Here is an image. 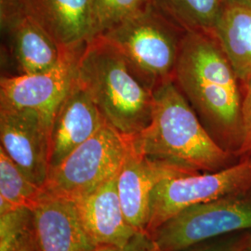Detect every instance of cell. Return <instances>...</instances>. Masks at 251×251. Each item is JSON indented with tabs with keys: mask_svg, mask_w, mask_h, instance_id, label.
<instances>
[{
	"mask_svg": "<svg viewBox=\"0 0 251 251\" xmlns=\"http://www.w3.org/2000/svg\"><path fill=\"white\" fill-rule=\"evenodd\" d=\"M127 138L106 123L50 170L43 192L75 202L116 177L127 152Z\"/></svg>",
	"mask_w": 251,
	"mask_h": 251,
	"instance_id": "5",
	"label": "cell"
},
{
	"mask_svg": "<svg viewBox=\"0 0 251 251\" xmlns=\"http://www.w3.org/2000/svg\"><path fill=\"white\" fill-rule=\"evenodd\" d=\"M251 230V190L189 206L150 235L154 251H180L227 233Z\"/></svg>",
	"mask_w": 251,
	"mask_h": 251,
	"instance_id": "6",
	"label": "cell"
},
{
	"mask_svg": "<svg viewBox=\"0 0 251 251\" xmlns=\"http://www.w3.org/2000/svg\"><path fill=\"white\" fill-rule=\"evenodd\" d=\"M243 145L239 157L251 155V76L243 86L242 104H241Z\"/></svg>",
	"mask_w": 251,
	"mask_h": 251,
	"instance_id": "21",
	"label": "cell"
},
{
	"mask_svg": "<svg viewBox=\"0 0 251 251\" xmlns=\"http://www.w3.org/2000/svg\"><path fill=\"white\" fill-rule=\"evenodd\" d=\"M94 251H154L151 237L144 232H138L124 246L99 245Z\"/></svg>",
	"mask_w": 251,
	"mask_h": 251,
	"instance_id": "23",
	"label": "cell"
},
{
	"mask_svg": "<svg viewBox=\"0 0 251 251\" xmlns=\"http://www.w3.org/2000/svg\"><path fill=\"white\" fill-rule=\"evenodd\" d=\"M196 173L199 171L178 163L140 154L128 144L125 159L117 175L118 195L127 223L136 231L145 233L152 192L157 184L164 179Z\"/></svg>",
	"mask_w": 251,
	"mask_h": 251,
	"instance_id": "10",
	"label": "cell"
},
{
	"mask_svg": "<svg viewBox=\"0 0 251 251\" xmlns=\"http://www.w3.org/2000/svg\"><path fill=\"white\" fill-rule=\"evenodd\" d=\"M43 195V188L27 178L0 147V215L19 208L33 210Z\"/></svg>",
	"mask_w": 251,
	"mask_h": 251,
	"instance_id": "18",
	"label": "cell"
},
{
	"mask_svg": "<svg viewBox=\"0 0 251 251\" xmlns=\"http://www.w3.org/2000/svg\"><path fill=\"white\" fill-rule=\"evenodd\" d=\"M152 5L185 32L213 35L225 7L223 0H151Z\"/></svg>",
	"mask_w": 251,
	"mask_h": 251,
	"instance_id": "17",
	"label": "cell"
},
{
	"mask_svg": "<svg viewBox=\"0 0 251 251\" xmlns=\"http://www.w3.org/2000/svg\"><path fill=\"white\" fill-rule=\"evenodd\" d=\"M251 190V155L214 172H199L160 181L152 192L149 236L173 216L189 206Z\"/></svg>",
	"mask_w": 251,
	"mask_h": 251,
	"instance_id": "7",
	"label": "cell"
},
{
	"mask_svg": "<svg viewBox=\"0 0 251 251\" xmlns=\"http://www.w3.org/2000/svg\"><path fill=\"white\" fill-rule=\"evenodd\" d=\"M173 80L212 139L240 159L243 85L213 35L185 33Z\"/></svg>",
	"mask_w": 251,
	"mask_h": 251,
	"instance_id": "1",
	"label": "cell"
},
{
	"mask_svg": "<svg viewBox=\"0 0 251 251\" xmlns=\"http://www.w3.org/2000/svg\"><path fill=\"white\" fill-rule=\"evenodd\" d=\"M106 123L95 102L75 76L70 89L54 112L50 131V170L61 164Z\"/></svg>",
	"mask_w": 251,
	"mask_h": 251,
	"instance_id": "12",
	"label": "cell"
},
{
	"mask_svg": "<svg viewBox=\"0 0 251 251\" xmlns=\"http://www.w3.org/2000/svg\"><path fill=\"white\" fill-rule=\"evenodd\" d=\"M84 46L67 50L59 63L45 71L1 76L0 104L54 113L74 82Z\"/></svg>",
	"mask_w": 251,
	"mask_h": 251,
	"instance_id": "11",
	"label": "cell"
},
{
	"mask_svg": "<svg viewBox=\"0 0 251 251\" xmlns=\"http://www.w3.org/2000/svg\"><path fill=\"white\" fill-rule=\"evenodd\" d=\"M117 175L74 202L81 224L96 246H124L139 232L127 223L123 212Z\"/></svg>",
	"mask_w": 251,
	"mask_h": 251,
	"instance_id": "14",
	"label": "cell"
},
{
	"mask_svg": "<svg viewBox=\"0 0 251 251\" xmlns=\"http://www.w3.org/2000/svg\"><path fill=\"white\" fill-rule=\"evenodd\" d=\"M36 239L41 251H94L96 245L81 224L72 201L43 192L32 210Z\"/></svg>",
	"mask_w": 251,
	"mask_h": 251,
	"instance_id": "13",
	"label": "cell"
},
{
	"mask_svg": "<svg viewBox=\"0 0 251 251\" xmlns=\"http://www.w3.org/2000/svg\"><path fill=\"white\" fill-rule=\"evenodd\" d=\"M213 36L244 86L251 76V9L225 5Z\"/></svg>",
	"mask_w": 251,
	"mask_h": 251,
	"instance_id": "16",
	"label": "cell"
},
{
	"mask_svg": "<svg viewBox=\"0 0 251 251\" xmlns=\"http://www.w3.org/2000/svg\"><path fill=\"white\" fill-rule=\"evenodd\" d=\"M0 26L1 76L45 71L67 50L28 11L23 0H0Z\"/></svg>",
	"mask_w": 251,
	"mask_h": 251,
	"instance_id": "8",
	"label": "cell"
},
{
	"mask_svg": "<svg viewBox=\"0 0 251 251\" xmlns=\"http://www.w3.org/2000/svg\"><path fill=\"white\" fill-rule=\"evenodd\" d=\"M225 5L240 6L247 9H251V0H223Z\"/></svg>",
	"mask_w": 251,
	"mask_h": 251,
	"instance_id": "24",
	"label": "cell"
},
{
	"mask_svg": "<svg viewBox=\"0 0 251 251\" xmlns=\"http://www.w3.org/2000/svg\"><path fill=\"white\" fill-rule=\"evenodd\" d=\"M246 251H251V230H250V240H249V245Z\"/></svg>",
	"mask_w": 251,
	"mask_h": 251,
	"instance_id": "25",
	"label": "cell"
},
{
	"mask_svg": "<svg viewBox=\"0 0 251 251\" xmlns=\"http://www.w3.org/2000/svg\"><path fill=\"white\" fill-rule=\"evenodd\" d=\"M109 125L125 137L140 133L152 118L153 94L130 69L125 58L98 36L81 50L75 73Z\"/></svg>",
	"mask_w": 251,
	"mask_h": 251,
	"instance_id": "3",
	"label": "cell"
},
{
	"mask_svg": "<svg viewBox=\"0 0 251 251\" xmlns=\"http://www.w3.org/2000/svg\"><path fill=\"white\" fill-rule=\"evenodd\" d=\"M152 94L149 125L126 137L135 152L199 172L221 171L239 160L212 139L173 79L163 82Z\"/></svg>",
	"mask_w": 251,
	"mask_h": 251,
	"instance_id": "2",
	"label": "cell"
},
{
	"mask_svg": "<svg viewBox=\"0 0 251 251\" xmlns=\"http://www.w3.org/2000/svg\"><path fill=\"white\" fill-rule=\"evenodd\" d=\"M150 2L151 0H90L89 41L131 17Z\"/></svg>",
	"mask_w": 251,
	"mask_h": 251,
	"instance_id": "19",
	"label": "cell"
},
{
	"mask_svg": "<svg viewBox=\"0 0 251 251\" xmlns=\"http://www.w3.org/2000/svg\"><path fill=\"white\" fill-rule=\"evenodd\" d=\"M249 240L250 231H240L198 243L180 251H246Z\"/></svg>",
	"mask_w": 251,
	"mask_h": 251,
	"instance_id": "20",
	"label": "cell"
},
{
	"mask_svg": "<svg viewBox=\"0 0 251 251\" xmlns=\"http://www.w3.org/2000/svg\"><path fill=\"white\" fill-rule=\"evenodd\" d=\"M28 11L64 50L90 38V0H23Z\"/></svg>",
	"mask_w": 251,
	"mask_h": 251,
	"instance_id": "15",
	"label": "cell"
},
{
	"mask_svg": "<svg viewBox=\"0 0 251 251\" xmlns=\"http://www.w3.org/2000/svg\"><path fill=\"white\" fill-rule=\"evenodd\" d=\"M185 33L150 2L100 36L117 49L136 76L153 91L173 79Z\"/></svg>",
	"mask_w": 251,
	"mask_h": 251,
	"instance_id": "4",
	"label": "cell"
},
{
	"mask_svg": "<svg viewBox=\"0 0 251 251\" xmlns=\"http://www.w3.org/2000/svg\"><path fill=\"white\" fill-rule=\"evenodd\" d=\"M53 114L0 104V147L40 187L50 171Z\"/></svg>",
	"mask_w": 251,
	"mask_h": 251,
	"instance_id": "9",
	"label": "cell"
},
{
	"mask_svg": "<svg viewBox=\"0 0 251 251\" xmlns=\"http://www.w3.org/2000/svg\"><path fill=\"white\" fill-rule=\"evenodd\" d=\"M0 251H41L36 239L34 224L16 239L1 240Z\"/></svg>",
	"mask_w": 251,
	"mask_h": 251,
	"instance_id": "22",
	"label": "cell"
}]
</instances>
